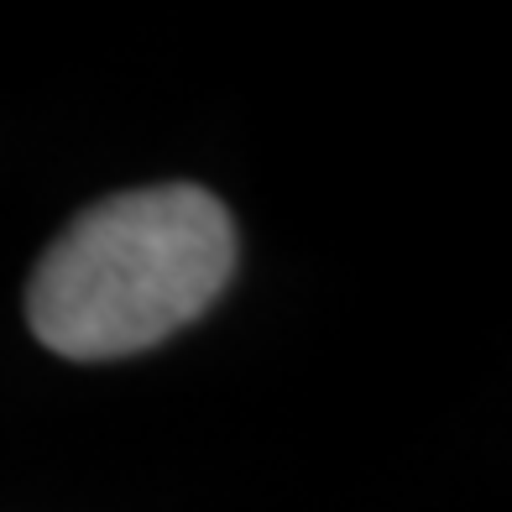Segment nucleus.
I'll list each match as a JSON object with an SVG mask.
<instances>
[{
    "label": "nucleus",
    "mask_w": 512,
    "mask_h": 512,
    "mask_svg": "<svg viewBox=\"0 0 512 512\" xmlns=\"http://www.w3.org/2000/svg\"><path fill=\"white\" fill-rule=\"evenodd\" d=\"M236 272V220L199 183L126 189L74 215L27 283L53 356L115 361L194 324Z\"/></svg>",
    "instance_id": "f257e3e1"
}]
</instances>
